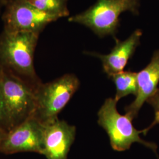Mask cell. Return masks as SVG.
Returning <instances> with one entry per match:
<instances>
[{
  "label": "cell",
  "instance_id": "obj_2",
  "mask_svg": "<svg viewBox=\"0 0 159 159\" xmlns=\"http://www.w3.org/2000/svg\"><path fill=\"white\" fill-rule=\"evenodd\" d=\"M139 4V0H97L87 10L69 17L68 20L84 25L100 37L114 35L120 16L125 11L136 14Z\"/></svg>",
  "mask_w": 159,
  "mask_h": 159
},
{
  "label": "cell",
  "instance_id": "obj_16",
  "mask_svg": "<svg viewBox=\"0 0 159 159\" xmlns=\"http://www.w3.org/2000/svg\"><path fill=\"white\" fill-rule=\"evenodd\" d=\"M6 0H0V17L2 12V10H3L4 5L6 4Z\"/></svg>",
  "mask_w": 159,
  "mask_h": 159
},
{
  "label": "cell",
  "instance_id": "obj_11",
  "mask_svg": "<svg viewBox=\"0 0 159 159\" xmlns=\"http://www.w3.org/2000/svg\"><path fill=\"white\" fill-rule=\"evenodd\" d=\"M110 78L116 85V93L114 99L117 102L121 98L130 94L136 96L138 93L137 73L123 71Z\"/></svg>",
  "mask_w": 159,
  "mask_h": 159
},
{
  "label": "cell",
  "instance_id": "obj_7",
  "mask_svg": "<svg viewBox=\"0 0 159 159\" xmlns=\"http://www.w3.org/2000/svg\"><path fill=\"white\" fill-rule=\"evenodd\" d=\"M44 125L34 116L7 133L0 144V152L6 154L34 152L42 154Z\"/></svg>",
  "mask_w": 159,
  "mask_h": 159
},
{
  "label": "cell",
  "instance_id": "obj_5",
  "mask_svg": "<svg viewBox=\"0 0 159 159\" xmlns=\"http://www.w3.org/2000/svg\"><path fill=\"white\" fill-rule=\"evenodd\" d=\"M117 103L114 98H108L98 112V123L107 132L113 149L118 152L125 151L132 144L138 143L152 149L157 155V145L140 138V134H144V130H137L129 116L120 114Z\"/></svg>",
  "mask_w": 159,
  "mask_h": 159
},
{
  "label": "cell",
  "instance_id": "obj_3",
  "mask_svg": "<svg viewBox=\"0 0 159 159\" xmlns=\"http://www.w3.org/2000/svg\"><path fill=\"white\" fill-rule=\"evenodd\" d=\"M80 83L73 74H64L52 81L41 83L35 89L36 108L34 117L43 125L58 119V115L79 88Z\"/></svg>",
  "mask_w": 159,
  "mask_h": 159
},
{
  "label": "cell",
  "instance_id": "obj_10",
  "mask_svg": "<svg viewBox=\"0 0 159 159\" xmlns=\"http://www.w3.org/2000/svg\"><path fill=\"white\" fill-rule=\"evenodd\" d=\"M138 93L135 100L125 107V115L136 119L140 110L148 98L158 89L159 83V50L155 51L150 62L137 73Z\"/></svg>",
  "mask_w": 159,
  "mask_h": 159
},
{
  "label": "cell",
  "instance_id": "obj_14",
  "mask_svg": "<svg viewBox=\"0 0 159 159\" xmlns=\"http://www.w3.org/2000/svg\"><path fill=\"white\" fill-rule=\"evenodd\" d=\"M0 129H3L7 133L10 131V127H9L7 117L6 115L4 104L1 91H0Z\"/></svg>",
  "mask_w": 159,
  "mask_h": 159
},
{
  "label": "cell",
  "instance_id": "obj_1",
  "mask_svg": "<svg viewBox=\"0 0 159 159\" xmlns=\"http://www.w3.org/2000/svg\"><path fill=\"white\" fill-rule=\"evenodd\" d=\"M40 33H0V69L16 76L35 87L41 83L34 67V52Z\"/></svg>",
  "mask_w": 159,
  "mask_h": 159
},
{
  "label": "cell",
  "instance_id": "obj_15",
  "mask_svg": "<svg viewBox=\"0 0 159 159\" xmlns=\"http://www.w3.org/2000/svg\"><path fill=\"white\" fill-rule=\"evenodd\" d=\"M7 133V132L5 130H4L3 129H0V144H1V143L2 142V140L4 139V138L6 136Z\"/></svg>",
  "mask_w": 159,
  "mask_h": 159
},
{
  "label": "cell",
  "instance_id": "obj_4",
  "mask_svg": "<svg viewBox=\"0 0 159 159\" xmlns=\"http://www.w3.org/2000/svg\"><path fill=\"white\" fill-rule=\"evenodd\" d=\"M35 89L25 81L0 69V91L10 131L34 116L36 108Z\"/></svg>",
  "mask_w": 159,
  "mask_h": 159
},
{
  "label": "cell",
  "instance_id": "obj_13",
  "mask_svg": "<svg viewBox=\"0 0 159 159\" xmlns=\"http://www.w3.org/2000/svg\"><path fill=\"white\" fill-rule=\"evenodd\" d=\"M154 109V119L153 122L148 128L144 129V134L146 135L148 131L150 130L154 125L159 124V89L153 94V95L148 98L147 102Z\"/></svg>",
  "mask_w": 159,
  "mask_h": 159
},
{
  "label": "cell",
  "instance_id": "obj_12",
  "mask_svg": "<svg viewBox=\"0 0 159 159\" xmlns=\"http://www.w3.org/2000/svg\"><path fill=\"white\" fill-rule=\"evenodd\" d=\"M35 8L58 18L68 17V0H27Z\"/></svg>",
  "mask_w": 159,
  "mask_h": 159
},
{
  "label": "cell",
  "instance_id": "obj_9",
  "mask_svg": "<svg viewBox=\"0 0 159 159\" xmlns=\"http://www.w3.org/2000/svg\"><path fill=\"white\" fill-rule=\"evenodd\" d=\"M142 31L135 30L124 41L116 39V46L108 54L90 53L89 54L98 57L102 63L104 72L108 77L124 71L129 60L133 56L137 47L139 46Z\"/></svg>",
  "mask_w": 159,
  "mask_h": 159
},
{
  "label": "cell",
  "instance_id": "obj_8",
  "mask_svg": "<svg viewBox=\"0 0 159 159\" xmlns=\"http://www.w3.org/2000/svg\"><path fill=\"white\" fill-rule=\"evenodd\" d=\"M76 135V127L58 119L44 125L42 155L47 159H68Z\"/></svg>",
  "mask_w": 159,
  "mask_h": 159
},
{
  "label": "cell",
  "instance_id": "obj_6",
  "mask_svg": "<svg viewBox=\"0 0 159 159\" xmlns=\"http://www.w3.org/2000/svg\"><path fill=\"white\" fill-rule=\"evenodd\" d=\"M1 18L6 31L40 34L49 24L60 19L40 11L27 0H6Z\"/></svg>",
  "mask_w": 159,
  "mask_h": 159
}]
</instances>
